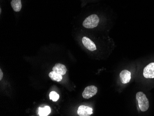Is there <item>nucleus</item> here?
I'll return each instance as SVG.
<instances>
[{"label":"nucleus","instance_id":"obj_13","mask_svg":"<svg viewBox=\"0 0 154 116\" xmlns=\"http://www.w3.org/2000/svg\"><path fill=\"white\" fill-rule=\"evenodd\" d=\"M3 73H2V71L1 69L0 70V80H1L3 78Z\"/></svg>","mask_w":154,"mask_h":116},{"label":"nucleus","instance_id":"obj_5","mask_svg":"<svg viewBox=\"0 0 154 116\" xmlns=\"http://www.w3.org/2000/svg\"><path fill=\"white\" fill-rule=\"evenodd\" d=\"M92 113V108L84 105H80L77 111V113L80 116H89Z\"/></svg>","mask_w":154,"mask_h":116},{"label":"nucleus","instance_id":"obj_10","mask_svg":"<svg viewBox=\"0 0 154 116\" xmlns=\"http://www.w3.org/2000/svg\"><path fill=\"white\" fill-rule=\"evenodd\" d=\"M48 76L52 80L57 81V82H60L62 80V75L57 73L54 71L50 72L48 74Z\"/></svg>","mask_w":154,"mask_h":116},{"label":"nucleus","instance_id":"obj_9","mask_svg":"<svg viewBox=\"0 0 154 116\" xmlns=\"http://www.w3.org/2000/svg\"><path fill=\"white\" fill-rule=\"evenodd\" d=\"M11 4L12 8L15 12H19L20 11L22 8L21 0H12Z\"/></svg>","mask_w":154,"mask_h":116},{"label":"nucleus","instance_id":"obj_12","mask_svg":"<svg viewBox=\"0 0 154 116\" xmlns=\"http://www.w3.org/2000/svg\"><path fill=\"white\" fill-rule=\"evenodd\" d=\"M59 95L55 92H51L50 94V99L52 100L54 102H56L59 99Z\"/></svg>","mask_w":154,"mask_h":116},{"label":"nucleus","instance_id":"obj_1","mask_svg":"<svg viewBox=\"0 0 154 116\" xmlns=\"http://www.w3.org/2000/svg\"><path fill=\"white\" fill-rule=\"evenodd\" d=\"M136 99L140 110L143 112L147 111L149 108V101L145 94L142 92H137Z\"/></svg>","mask_w":154,"mask_h":116},{"label":"nucleus","instance_id":"obj_6","mask_svg":"<svg viewBox=\"0 0 154 116\" xmlns=\"http://www.w3.org/2000/svg\"><path fill=\"white\" fill-rule=\"evenodd\" d=\"M82 43L86 49H88L89 51L93 52L97 50L96 45L94 42L87 37H83L82 39Z\"/></svg>","mask_w":154,"mask_h":116},{"label":"nucleus","instance_id":"obj_2","mask_svg":"<svg viewBox=\"0 0 154 116\" xmlns=\"http://www.w3.org/2000/svg\"><path fill=\"white\" fill-rule=\"evenodd\" d=\"M99 22V17L96 14H92L86 18L83 25L86 28H93L98 26Z\"/></svg>","mask_w":154,"mask_h":116},{"label":"nucleus","instance_id":"obj_7","mask_svg":"<svg viewBox=\"0 0 154 116\" xmlns=\"http://www.w3.org/2000/svg\"><path fill=\"white\" fill-rule=\"evenodd\" d=\"M120 79L122 83L127 84L129 83L131 79V73L127 70H123L121 72L120 74Z\"/></svg>","mask_w":154,"mask_h":116},{"label":"nucleus","instance_id":"obj_11","mask_svg":"<svg viewBox=\"0 0 154 116\" xmlns=\"http://www.w3.org/2000/svg\"><path fill=\"white\" fill-rule=\"evenodd\" d=\"M51 112V108L48 106H45L42 108L40 107L39 109V115L40 116H48Z\"/></svg>","mask_w":154,"mask_h":116},{"label":"nucleus","instance_id":"obj_8","mask_svg":"<svg viewBox=\"0 0 154 116\" xmlns=\"http://www.w3.org/2000/svg\"><path fill=\"white\" fill-rule=\"evenodd\" d=\"M53 71L57 72V73L59 74L62 76L66 74L67 71V69L64 65L62 64H56L53 67Z\"/></svg>","mask_w":154,"mask_h":116},{"label":"nucleus","instance_id":"obj_4","mask_svg":"<svg viewBox=\"0 0 154 116\" xmlns=\"http://www.w3.org/2000/svg\"><path fill=\"white\" fill-rule=\"evenodd\" d=\"M143 76L146 78H154V63H150L144 67Z\"/></svg>","mask_w":154,"mask_h":116},{"label":"nucleus","instance_id":"obj_3","mask_svg":"<svg viewBox=\"0 0 154 116\" xmlns=\"http://www.w3.org/2000/svg\"><path fill=\"white\" fill-rule=\"evenodd\" d=\"M97 92V88L95 86H89L84 89L82 96L84 99H89L94 96Z\"/></svg>","mask_w":154,"mask_h":116}]
</instances>
